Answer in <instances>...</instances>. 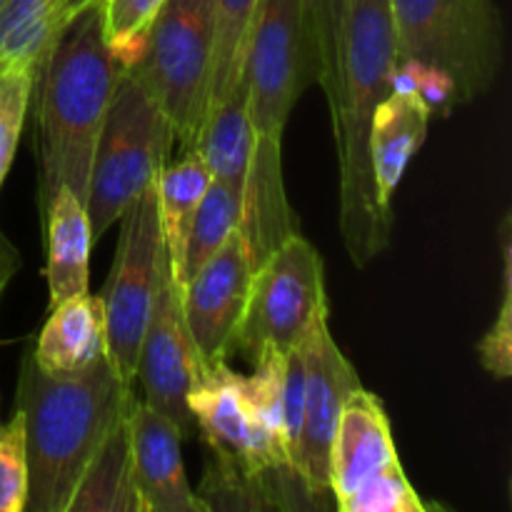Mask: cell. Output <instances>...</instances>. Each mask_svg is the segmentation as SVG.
<instances>
[{
    "instance_id": "6da1fadb",
    "label": "cell",
    "mask_w": 512,
    "mask_h": 512,
    "mask_svg": "<svg viewBox=\"0 0 512 512\" xmlns=\"http://www.w3.org/2000/svg\"><path fill=\"white\" fill-rule=\"evenodd\" d=\"M398 70L390 0H350L340 38L333 120L340 170V235L358 268L378 258L393 238V208L380 200L370 163V125Z\"/></svg>"
},
{
    "instance_id": "7a4b0ae2",
    "label": "cell",
    "mask_w": 512,
    "mask_h": 512,
    "mask_svg": "<svg viewBox=\"0 0 512 512\" xmlns=\"http://www.w3.org/2000/svg\"><path fill=\"white\" fill-rule=\"evenodd\" d=\"M123 65L103 38V3L70 20L40 60L30 90L38 158V208L60 188L88 200L95 145Z\"/></svg>"
},
{
    "instance_id": "3957f363",
    "label": "cell",
    "mask_w": 512,
    "mask_h": 512,
    "mask_svg": "<svg viewBox=\"0 0 512 512\" xmlns=\"http://www.w3.org/2000/svg\"><path fill=\"white\" fill-rule=\"evenodd\" d=\"M243 75L253 123V158L243 193L245 240L258 265L275 245L298 233L283 185V133L308 88V35L303 0H260L250 25Z\"/></svg>"
},
{
    "instance_id": "277c9868",
    "label": "cell",
    "mask_w": 512,
    "mask_h": 512,
    "mask_svg": "<svg viewBox=\"0 0 512 512\" xmlns=\"http://www.w3.org/2000/svg\"><path fill=\"white\" fill-rule=\"evenodd\" d=\"M133 383L105 358L85 373L53 375L23 355L15 408L25 420L30 512H68L80 478L128 415Z\"/></svg>"
},
{
    "instance_id": "5b68a950",
    "label": "cell",
    "mask_w": 512,
    "mask_h": 512,
    "mask_svg": "<svg viewBox=\"0 0 512 512\" xmlns=\"http://www.w3.org/2000/svg\"><path fill=\"white\" fill-rule=\"evenodd\" d=\"M390 13L398 65L438 73L455 108L488 93L503 65V20L493 0H390Z\"/></svg>"
},
{
    "instance_id": "8992f818",
    "label": "cell",
    "mask_w": 512,
    "mask_h": 512,
    "mask_svg": "<svg viewBox=\"0 0 512 512\" xmlns=\"http://www.w3.org/2000/svg\"><path fill=\"white\" fill-rule=\"evenodd\" d=\"M175 133L143 85L123 68L90 170L88 213L93 245L118 223L145 188L158 180L170 160Z\"/></svg>"
},
{
    "instance_id": "52a82bcc",
    "label": "cell",
    "mask_w": 512,
    "mask_h": 512,
    "mask_svg": "<svg viewBox=\"0 0 512 512\" xmlns=\"http://www.w3.org/2000/svg\"><path fill=\"white\" fill-rule=\"evenodd\" d=\"M215 58L213 0H165L128 73L158 103L180 150H193L210 103Z\"/></svg>"
},
{
    "instance_id": "ba28073f",
    "label": "cell",
    "mask_w": 512,
    "mask_h": 512,
    "mask_svg": "<svg viewBox=\"0 0 512 512\" xmlns=\"http://www.w3.org/2000/svg\"><path fill=\"white\" fill-rule=\"evenodd\" d=\"M323 315H330L323 260L293 233L255 265L233 350L250 360L268 348L288 355Z\"/></svg>"
},
{
    "instance_id": "9c48e42d",
    "label": "cell",
    "mask_w": 512,
    "mask_h": 512,
    "mask_svg": "<svg viewBox=\"0 0 512 512\" xmlns=\"http://www.w3.org/2000/svg\"><path fill=\"white\" fill-rule=\"evenodd\" d=\"M188 410L195 433L203 435L215 458L235 465L245 478L263 485L273 508H285L280 495L293 485H305L290 463L288 448L260 423L245 390V375L225 360L205 363L188 393Z\"/></svg>"
},
{
    "instance_id": "30bf717a",
    "label": "cell",
    "mask_w": 512,
    "mask_h": 512,
    "mask_svg": "<svg viewBox=\"0 0 512 512\" xmlns=\"http://www.w3.org/2000/svg\"><path fill=\"white\" fill-rule=\"evenodd\" d=\"M118 223V248L100 300L105 308L108 358L120 378L133 383L140 340L158 295L165 260L155 183L133 200Z\"/></svg>"
},
{
    "instance_id": "8fae6325",
    "label": "cell",
    "mask_w": 512,
    "mask_h": 512,
    "mask_svg": "<svg viewBox=\"0 0 512 512\" xmlns=\"http://www.w3.org/2000/svg\"><path fill=\"white\" fill-rule=\"evenodd\" d=\"M203 368L205 360L200 358L185 323L178 275L165 250L158 295L140 340L135 380L143 385L145 403L168 415L178 425L183 440L195 433L193 415L188 410V393Z\"/></svg>"
},
{
    "instance_id": "7c38bea8",
    "label": "cell",
    "mask_w": 512,
    "mask_h": 512,
    "mask_svg": "<svg viewBox=\"0 0 512 512\" xmlns=\"http://www.w3.org/2000/svg\"><path fill=\"white\" fill-rule=\"evenodd\" d=\"M330 315H323L305 335V408L300 425L298 445H295L293 468L310 490L315 500L323 505L330 493V448H333L335 430L345 400L360 378L355 365L345 358L335 343L328 325Z\"/></svg>"
},
{
    "instance_id": "4fadbf2b",
    "label": "cell",
    "mask_w": 512,
    "mask_h": 512,
    "mask_svg": "<svg viewBox=\"0 0 512 512\" xmlns=\"http://www.w3.org/2000/svg\"><path fill=\"white\" fill-rule=\"evenodd\" d=\"M253 270V253L238 228L193 278L180 285L185 323L205 363L228 360L233 353Z\"/></svg>"
},
{
    "instance_id": "5bb4252c",
    "label": "cell",
    "mask_w": 512,
    "mask_h": 512,
    "mask_svg": "<svg viewBox=\"0 0 512 512\" xmlns=\"http://www.w3.org/2000/svg\"><path fill=\"white\" fill-rule=\"evenodd\" d=\"M128 443L140 512H193L200 508L180 455L178 425L145 400L133 398L128 410Z\"/></svg>"
},
{
    "instance_id": "9a60e30c",
    "label": "cell",
    "mask_w": 512,
    "mask_h": 512,
    "mask_svg": "<svg viewBox=\"0 0 512 512\" xmlns=\"http://www.w3.org/2000/svg\"><path fill=\"white\" fill-rule=\"evenodd\" d=\"M393 463L400 460L388 413L378 395L360 385L345 400L330 448V493L338 510L355 488Z\"/></svg>"
},
{
    "instance_id": "2e32d148",
    "label": "cell",
    "mask_w": 512,
    "mask_h": 512,
    "mask_svg": "<svg viewBox=\"0 0 512 512\" xmlns=\"http://www.w3.org/2000/svg\"><path fill=\"white\" fill-rule=\"evenodd\" d=\"M430 120L433 110L428 100L418 90L400 85H393V90L375 108L370 125V163L380 200L390 208L410 160L428 138Z\"/></svg>"
},
{
    "instance_id": "e0dca14e",
    "label": "cell",
    "mask_w": 512,
    "mask_h": 512,
    "mask_svg": "<svg viewBox=\"0 0 512 512\" xmlns=\"http://www.w3.org/2000/svg\"><path fill=\"white\" fill-rule=\"evenodd\" d=\"M35 365L53 375L85 373L108 358L105 308L100 295L80 293L50 308L30 350Z\"/></svg>"
},
{
    "instance_id": "ac0fdd59",
    "label": "cell",
    "mask_w": 512,
    "mask_h": 512,
    "mask_svg": "<svg viewBox=\"0 0 512 512\" xmlns=\"http://www.w3.org/2000/svg\"><path fill=\"white\" fill-rule=\"evenodd\" d=\"M40 220L45 238V280L53 308L73 295L88 293L93 235L85 203L70 188L55 193Z\"/></svg>"
},
{
    "instance_id": "d6986e66",
    "label": "cell",
    "mask_w": 512,
    "mask_h": 512,
    "mask_svg": "<svg viewBox=\"0 0 512 512\" xmlns=\"http://www.w3.org/2000/svg\"><path fill=\"white\" fill-rule=\"evenodd\" d=\"M253 145L255 135L248 113V80L240 75L228 95L208 105L193 148L205 160L213 180L228 185L243 198Z\"/></svg>"
},
{
    "instance_id": "ffe728a7",
    "label": "cell",
    "mask_w": 512,
    "mask_h": 512,
    "mask_svg": "<svg viewBox=\"0 0 512 512\" xmlns=\"http://www.w3.org/2000/svg\"><path fill=\"white\" fill-rule=\"evenodd\" d=\"M210 180H213V175L195 148L185 150L173 163L168 160L158 173V180H155L160 228H163L165 250H168L173 270L178 268L180 258H183L190 225H193Z\"/></svg>"
},
{
    "instance_id": "44dd1931",
    "label": "cell",
    "mask_w": 512,
    "mask_h": 512,
    "mask_svg": "<svg viewBox=\"0 0 512 512\" xmlns=\"http://www.w3.org/2000/svg\"><path fill=\"white\" fill-rule=\"evenodd\" d=\"M68 512H140L125 420L110 433L83 473Z\"/></svg>"
},
{
    "instance_id": "7402d4cb",
    "label": "cell",
    "mask_w": 512,
    "mask_h": 512,
    "mask_svg": "<svg viewBox=\"0 0 512 512\" xmlns=\"http://www.w3.org/2000/svg\"><path fill=\"white\" fill-rule=\"evenodd\" d=\"M58 0H5L0 10V73H33L60 33Z\"/></svg>"
},
{
    "instance_id": "603a6c76",
    "label": "cell",
    "mask_w": 512,
    "mask_h": 512,
    "mask_svg": "<svg viewBox=\"0 0 512 512\" xmlns=\"http://www.w3.org/2000/svg\"><path fill=\"white\" fill-rule=\"evenodd\" d=\"M243 223V198L228 185L210 180L208 190H205L203 200L198 205L193 225H190L188 240H185L183 258L175 268L178 283L183 285L185 280L193 278L225 243L230 235L240 228Z\"/></svg>"
},
{
    "instance_id": "cb8c5ba5",
    "label": "cell",
    "mask_w": 512,
    "mask_h": 512,
    "mask_svg": "<svg viewBox=\"0 0 512 512\" xmlns=\"http://www.w3.org/2000/svg\"><path fill=\"white\" fill-rule=\"evenodd\" d=\"M258 3L260 0H213L215 58L210 103L228 95L243 75L250 25H253Z\"/></svg>"
},
{
    "instance_id": "d4e9b609",
    "label": "cell",
    "mask_w": 512,
    "mask_h": 512,
    "mask_svg": "<svg viewBox=\"0 0 512 512\" xmlns=\"http://www.w3.org/2000/svg\"><path fill=\"white\" fill-rule=\"evenodd\" d=\"M350 0H303L308 35L310 80L323 88L328 105L335 100L340 73V38Z\"/></svg>"
},
{
    "instance_id": "484cf974",
    "label": "cell",
    "mask_w": 512,
    "mask_h": 512,
    "mask_svg": "<svg viewBox=\"0 0 512 512\" xmlns=\"http://www.w3.org/2000/svg\"><path fill=\"white\" fill-rule=\"evenodd\" d=\"M165 0H103V38L123 68L143 55L145 38Z\"/></svg>"
},
{
    "instance_id": "4316f807",
    "label": "cell",
    "mask_w": 512,
    "mask_h": 512,
    "mask_svg": "<svg viewBox=\"0 0 512 512\" xmlns=\"http://www.w3.org/2000/svg\"><path fill=\"white\" fill-rule=\"evenodd\" d=\"M500 258H503V298L500 313L485 338L478 343L480 363L495 380H508L512 375V245H510V213L500 223Z\"/></svg>"
},
{
    "instance_id": "83f0119b",
    "label": "cell",
    "mask_w": 512,
    "mask_h": 512,
    "mask_svg": "<svg viewBox=\"0 0 512 512\" xmlns=\"http://www.w3.org/2000/svg\"><path fill=\"white\" fill-rule=\"evenodd\" d=\"M343 512H425V505L410 485L403 465L393 463L378 475L365 480L355 493L340 505Z\"/></svg>"
},
{
    "instance_id": "f1b7e54d",
    "label": "cell",
    "mask_w": 512,
    "mask_h": 512,
    "mask_svg": "<svg viewBox=\"0 0 512 512\" xmlns=\"http://www.w3.org/2000/svg\"><path fill=\"white\" fill-rule=\"evenodd\" d=\"M28 503V448L25 420L15 408L13 418L0 425V512H25Z\"/></svg>"
},
{
    "instance_id": "f546056e",
    "label": "cell",
    "mask_w": 512,
    "mask_h": 512,
    "mask_svg": "<svg viewBox=\"0 0 512 512\" xmlns=\"http://www.w3.org/2000/svg\"><path fill=\"white\" fill-rule=\"evenodd\" d=\"M33 73H0V185L13 165L30 113Z\"/></svg>"
},
{
    "instance_id": "4dcf8cb0",
    "label": "cell",
    "mask_w": 512,
    "mask_h": 512,
    "mask_svg": "<svg viewBox=\"0 0 512 512\" xmlns=\"http://www.w3.org/2000/svg\"><path fill=\"white\" fill-rule=\"evenodd\" d=\"M303 408H305V350H303V343H300L285 355L283 415H285V438H288L290 463H293L300 425H303Z\"/></svg>"
},
{
    "instance_id": "1f68e13d",
    "label": "cell",
    "mask_w": 512,
    "mask_h": 512,
    "mask_svg": "<svg viewBox=\"0 0 512 512\" xmlns=\"http://www.w3.org/2000/svg\"><path fill=\"white\" fill-rule=\"evenodd\" d=\"M100 3L103 0H58V5H55V25H58V30H63L70 20Z\"/></svg>"
},
{
    "instance_id": "d6a6232c",
    "label": "cell",
    "mask_w": 512,
    "mask_h": 512,
    "mask_svg": "<svg viewBox=\"0 0 512 512\" xmlns=\"http://www.w3.org/2000/svg\"><path fill=\"white\" fill-rule=\"evenodd\" d=\"M15 250L10 248L8 243H5V238L0 235V293H3V288L8 285L10 275H13L15 270Z\"/></svg>"
},
{
    "instance_id": "836d02e7",
    "label": "cell",
    "mask_w": 512,
    "mask_h": 512,
    "mask_svg": "<svg viewBox=\"0 0 512 512\" xmlns=\"http://www.w3.org/2000/svg\"><path fill=\"white\" fill-rule=\"evenodd\" d=\"M3 5H5V0H0V10H3Z\"/></svg>"
},
{
    "instance_id": "e575fe53",
    "label": "cell",
    "mask_w": 512,
    "mask_h": 512,
    "mask_svg": "<svg viewBox=\"0 0 512 512\" xmlns=\"http://www.w3.org/2000/svg\"><path fill=\"white\" fill-rule=\"evenodd\" d=\"M0 425H3V420H0Z\"/></svg>"
}]
</instances>
